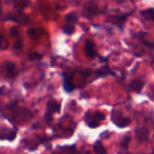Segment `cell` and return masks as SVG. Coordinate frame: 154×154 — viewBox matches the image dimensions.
<instances>
[{"label":"cell","mask_w":154,"mask_h":154,"mask_svg":"<svg viewBox=\"0 0 154 154\" xmlns=\"http://www.w3.org/2000/svg\"><path fill=\"white\" fill-rule=\"evenodd\" d=\"M17 134H18V129H17V127H13V128L1 127L0 128V140L13 142V140L17 137Z\"/></svg>","instance_id":"4"},{"label":"cell","mask_w":154,"mask_h":154,"mask_svg":"<svg viewBox=\"0 0 154 154\" xmlns=\"http://www.w3.org/2000/svg\"><path fill=\"white\" fill-rule=\"evenodd\" d=\"M111 135V133H110V131H106L105 133H102L101 134V137H103V138H107V137H109V136Z\"/></svg>","instance_id":"18"},{"label":"cell","mask_w":154,"mask_h":154,"mask_svg":"<svg viewBox=\"0 0 154 154\" xmlns=\"http://www.w3.org/2000/svg\"><path fill=\"white\" fill-rule=\"evenodd\" d=\"M94 73H95V78H104V77H107V75H116L113 71L108 67V65H105V66L95 70Z\"/></svg>","instance_id":"11"},{"label":"cell","mask_w":154,"mask_h":154,"mask_svg":"<svg viewBox=\"0 0 154 154\" xmlns=\"http://www.w3.org/2000/svg\"><path fill=\"white\" fill-rule=\"evenodd\" d=\"M100 13L99 8H97V4L94 3H87L85 4L84 6V10H83V15L88 19H91L92 17L97 16V14Z\"/></svg>","instance_id":"8"},{"label":"cell","mask_w":154,"mask_h":154,"mask_svg":"<svg viewBox=\"0 0 154 154\" xmlns=\"http://www.w3.org/2000/svg\"><path fill=\"white\" fill-rule=\"evenodd\" d=\"M92 148L95 154H107V149L105 148V146L103 145L101 140H97V142L93 144Z\"/></svg>","instance_id":"12"},{"label":"cell","mask_w":154,"mask_h":154,"mask_svg":"<svg viewBox=\"0 0 154 154\" xmlns=\"http://www.w3.org/2000/svg\"><path fill=\"white\" fill-rule=\"evenodd\" d=\"M63 77V89L66 93H70L77 88L72 82V75L68 72H62Z\"/></svg>","instance_id":"6"},{"label":"cell","mask_w":154,"mask_h":154,"mask_svg":"<svg viewBox=\"0 0 154 154\" xmlns=\"http://www.w3.org/2000/svg\"><path fill=\"white\" fill-rule=\"evenodd\" d=\"M110 119H111V122L119 128H126L131 125V119L123 116L121 113H118L116 110H112L111 111Z\"/></svg>","instance_id":"3"},{"label":"cell","mask_w":154,"mask_h":154,"mask_svg":"<svg viewBox=\"0 0 154 154\" xmlns=\"http://www.w3.org/2000/svg\"><path fill=\"white\" fill-rule=\"evenodd\" d=\"M6 77L8 79H14L16 77V65L14 63H6Z\"/></svg>","instance_id":"14"},{"label":"cell","mask_w":154,"mask_h":154,"mask_svg":"<svg viewBox=\"0 0 154 154\" xmlns=\"http://www.w3.org/2000/svg\"><path fill=\"white\" fill-rule=\"evenodd\" d=\"M140 14L144 17L146 20H150L154 23V8H147V10H142Z\"/></svg>","instance_id":"15"},{"label":"cell","mask_w":154,"mask_h":154,"mask_svg":"<svg viewBox=\"0 0 154 154\" xmlns=\"http://www.w3.org/2000/svg\"><path fill=\"white\" fill-rule=\"evenodd\" d=\"M75 25H70V24H66L65 23V25L63 26V29H62V31L64 34H66V35H68V36H70V35H72L73 32H75Z\"/></svg>","instance_id":"16"},{"label":"cell","mask_w":154,"mask_h":154,"mask_svg":"<svg viewBox=\"0 0 154 154\" xmlns=\"http://www.w3.org/2000/svg\"><path fill=\"white\" fill-rule=\"evenodd\" d=\"M78 20H79V17H78V14L75 12H70L69 14H67L65 16V22H66V24L75 25Z\"/></svg>","instance_id":"13"},{"label":"cell","mask_w":154,"mask_h":154,"mask_svg":"<svg viewBox=\"0 0 154 154\" xmlns=\"http://www.w3.org/2000/svg\"><path fill=\"white\" fill-rule=\"evenodd\" d=\"M131 14H132V13H125V14L112 15V16H110V20H111L112 22H113L114 24L116 25V26L123 29L124 24H125V22L127 21L128 17H129Z\"/></svg>","instance_id":"7"},{"label":"cell","mask_w":154,"mask_h":154,"mask_svg":"<svg viewBox=\"0 0 154 154\" xmlns=\"http://www.w3.org/2000/svg\"><path fill=\"white\" fill-rule=\"evenodd\" d=\"M106 120V116L101 111H87L84 114V122L86 126L91 129L97 128L102 125L103 121Z\"/></svg>","instance_id":"1"},{"label":"cell","mask_w":154,"mask_h":154,"mask_svg":"<svg viewBox=\"0 0 154 154\" xmlns=\"http://www.w3.org/2000/svg\"><path fill=\"white\" fill-rule=\"evenodd\" d=\"M61 111V103L55 99H51L47 102L46 111H45L44 119L47 124H51L53 122V114L59 113Z\"/></svg>","instance_id":"2"},{"label":"cell","mask_w":154,"mask_h":154,"mask_svg":"<svg viewBox=\"0 0 154 154\" xmlns=\"http://www.w3.org/2000/svg\"><path fill=\"white\" fill-rule=\"evenodd\" d=\"M84 54H85L86 58H88L89 60L93 59V58H95L97 56L95 43L92 40H90V39H87L85 41V44H84Z\"/></svg>","instance_id":"5"},{"label":"cell","mask_w":154,"mask_h":154,"mask_svg":"<svg viewBox=\"0 0 154 154\" xmlns=\"http://www.w3.org/2000/svg\"><path fill=\"white\" fill-rule=\"evenodd\" d=\"M130 136H125L124 137V140L121 142V144H120V147L122 149H124V150H127L128 149V145H129V143H130Z\"/></svg>","instance_id":"17"},{"label":"cell","mask_w":154,"mask_h":154,"mask_svg":"<svg viewBox=\"0 0 154 154\" xmlns=\"http://www.w3.org/2000/svg\"><path fill=\"white\" fill-rule=\"evenodd\" d=\"M135 137L138 143H144L149 138V131L146 127H138L135 129Z\"/></svg>","instance_id":"9"},{"label":"cell","mask_w":154,"mask_h":154,"mask_svg":"<svg viewBox=\"0 0 154 154\" xmlns=\"http://www.w3.org/2000/svg\"><path fill=\"white\" fill-rule=\"evenodd\" d=\"M144 81L143 80H132L131 82L129 83V85H128V88H129L130 91L132 92H135V93H140L143 90V88H144Z\"/></svg>","instance_id":"10"}]
</instances>
